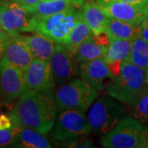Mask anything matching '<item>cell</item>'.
Returning <instances> with one entry per match:
<instances>
[{"label": "cell", "mask_w": 148, "mask_h": 148, "mask_svg": "<svg viewBox=\"0 0 148 148\" xmlns=\"http://www.w3.org/2000/svg\"><path fill=\"white\" fill-rule=\"evenodd\" d=\"M139 36L142 37L146 42L148 43V16L140 24Z\"/></svg>", "instance_id": "obj_31"}, {"label": "cell", "mask_w": 148, "mask_h": 148, "mask_svg": "<svg viewBox=\"0 0 148 148\" xmlns=\"http://www.w3.org/2000/svg\"><path fill=\"white\" fill-rule=\"evenodd\" d=\"M78 69L81 77L97 90H101L104 88L107 78H114L104 58L80 63Z\"/></svg>", "instance_id": "obj_13"}, {"label": "cell", "mask_w": 148, "mask_h": 148, "mask_svg": "<svg viewBox=\"0 0 148 148\" xmlns=\"http://www.w3.org/2000/svg\"><path fill=\"white\" fill-rule=\"evenodd\" d=\"M107 50V47L101 45L95 42L93 35L82 42L75 53V58L80 63L91 61L96 58H104Z\"/></svg>", "instance_id": "obj_21"}, {"label": "cell", "mask_w": 148, "mask_h": 148, "mask_svg": "<svg viewBox=\"0 0 148 148\" xmlns=\"http://www.w3.org/2000/svg\"><path fill=\"white\" fill-rule=\"evenodd\" d=\"M108 16L140 25L148 16V7H139L118 0H95Z\"/></svg>", "instance_id": "obj_11"}, {"label": "cell", "mask_w": 148, "mask_h": 148, "mask_svg": "<svg viewBox=\"0 0 148 148\" xmlns=\"http://www.w3.org/2000/svg\"><path fill=\"white\" fill-rule=\"evenodd\" d=\"M91 35H93V33L90 28L82 18L72 29V31L70 32L69 36L65 39L62 45L66 46L75 55L80 45L84 42Z\"/></svg>", "instance_id": "obj_23"}, {"label": "cell", "mask_w": 148, "mask_h": 148, "mask_svg": "<svg viewBox=\"0 0 148 148\" xmlns=\"http://www.w3.org/2000/svg\"><path fill=\"white\" fill-rule=\"evenodd\" d=\"M56 86H62L79 74L78 62L75 55L66 46L56 43L53 55L49 59Z\"/></svg>", "instance_id": "obj_10"}, {"label": "cell", "mask_w": 148, "mask_h": 148, "mask_svg": "<svg viewBox=\"0 0 148 148\" xmlns=\"http://www.w3.org/2000/svg\"><path fill=\"white\" fill-rule=\"evenodd\" d=\"M127 61L144 70L148 69V43L138 36L132 40L130 53Z\"/></svg>", "instance_id": "obj_24"}, {"label": "cell", "mask_w": 148, "mask_h": 148, "mask_svg": "<svg viewBox=\"0 0 148 148\" xmlns=\"http://www.w3.org/2000/svg\"><path fill=\"white\" fill-rule=\"evenodd\" d=\"M63 147H95V146L93 145V143L90 142V139L86 138L70 142V143L64 145Z\"/></svg>", "instance_id": "obj_26"}, {"label": "cell", "mask_w": 148, "mask_h": 148, "mask_svg": "<svg viewBox=\"0 0 148 148\" xmlns=\"http://www.w3.org/2000/svg\"><path fill=\"white\" fill-rule=\"evenodd\" d=\"M132 40L111 39L104 59L107 64H123L130 53Z\"/></svg>", "instance_id": "obj_22"}, {"label": "cell", "mask_w": 148, "mask_h": 148, "mask_svg": "<svg viewBox=\"0 0 148 148\" xmlns=\"http://www.w3.org/2000/svg\"><path fill=\"white\" fill-rule=\"evenodd\" d=\"M81 10L83 20L89 26L93 35L107 31L106 23L108 16L95 0H84Z\"/></svg>", "instance_id": "obj_16"}, {"label": "cell", "mask_w": 148, "mask_h": 148, "mask_svg": "<svg viewBox=\"0 0 148 148\" xmlns=\"http://www.w3.org/2000/svg\"><path fill=\"white\" fill-rule=\"evenodd\" d=\"M130 115L143 125L148 123V85H145L128 103Z\"/></svg>", "instance_id": "obj_20"}, {"label": "cell", "mask_w": 148, "mask_h": 148, "mask_svg": "<svg viewBox=\"0 0 148 148\" xmlns=\"http://www.w3.org/2000/svg\"><path fill=\"white\" fill-rule=\"evenodd\" d=\"M36 130L27 127H18L12 145L16 147L51 148L49 142Z\"/></svg>", "instance_id": "obj_17"}, {"label": "cell", "mask_w": 148, "mask_h": 148, "mask_svg": "<svg viewBox=\"0 0 148 148\" xmlns=\"http://www.w3.org/2000/svg\"><path fill=\"white\" fill-rule=\"evenodd\" d=\"M140 147L148 148V123L145 124L144 127H143Z\"/></svg>", "instance_id": "obj_32"}, {"label": "cell", "mask_w": 148, "mask_h": 148, "mask_svg": "<svg viewBox=\"0 0 148 148\" xmlns=\"http://www.w3.org/2000/svg\"><path fill=\"white\" fill-rule=\"evenodd\" d=\"M0 27H1V21H0Z\"/></svg>", "instance_id": "obj_37"}, {"label": "cell", "mask_w": 148, "mask_h": 148, "mask_svg": "<svg viewBox=\"0 0 148 148\" xmlns=\"http://www.w3.org/2000/svg\"><path fill=\"white\" fill-rule=\"evenodd\" d=\"M41 1H44V2H47V1H52V0H41Z\"/></svg>", "instance_id": "obj_36"}, {"label": "cell", "mask_w": 148, "mask_h": 148, "mask_svg": "<svg viewBox=\"0 0 148 148\" xmlns=\"http://www.w3.org/2000/svg\"><path fill=\"white\" fill-rule=\"evenodd\" d=\"M93 38L97 44L103 45V46H106V47L109 46L111 41V37L107 31L101 32L97 35H93Z\"/></svg>", "instance_id": "obj_27"}, {"label": "cell", "mask_w": 148, "mask_h": 148, "mask_svg": "<svg viewBox=\"0 0 148 148\" xmlns=\"http://www.w3.org/2000/svg\"><path fill=\"white\" fill-rule=\"evenodd\" d=\"M28 90L24 72L3 57L0 60V101L9 104Z\"/></svg>", "instance_id": "obj_8"}, {"label": "cell", "mask_w": 148, "mask_h": 148, "mask_svg": "<svg viewBox=\"0 0 148 148\" xmlns=\"http://www.w3.org/2000/svg\"><path fill=\"white\" fill-rule=\"evenodd\" d=\"M82 19L81 8L69 9L49 16L32 15L31 32L47 37L58 44H63L70 32Z\"/></svg>", "instance_id": "obj_2"}, {"label": "cell", "mask_w": 148, "mask_h": 148, "mask_svg": "<svg viewBox=\"0 0 148 148\" xmlns=\"http://www.w3.org/2000/svg\"><path fill=\"white\" fill-rule=\"evenodd\" d=\"M13 2H16L19 5L23 7L25 9H27L30 13H32L36 5L41 0H12Z\"/></svg>", "instance_id": "obj_28"}, {"label": "cell", "mask_w": 148, "mask_h": 148, "mask_svg": "<svg viewBox=\"0 0 148 148\" xmlns=\"http://www.w3.org/2000/svg\"><path fill=\"white\" fill-rule=\"evenodd\" d=\"M13 127V123L12 119L6 114H1L0 115V129H8Z\"/></svg>", "instance_id": "obj_29"}, {"label": "cell", "mask_w": 148, "mask_h": 148, "mask_svg": "<svg viewBox=\"0 0 148 148\" xmlns=\"http://www.w3.org/2000/svg\"><path fill=\"white\" fill-rule=\"evenodd\" d=\"M145 85L146 70L124 60L120 73L106 86V90L112 98L128 104Z\"/></svg>", "instance_id": "obj_4"}, {"label": "cell", "mask_w": 148, "mask_h": 148, "mask_svg": "<svg viewBox=\"0 0 148 148\" xmlns=\"http://www.w3.org/2000/svg\"><path fill=\"white\" fill-rule=\"evenodd\" d=\"M58 108L52 92L28 90L9 113L13 125L47 134L53 128Z\"/></svg>", "instance_id": "obj_1"}, {"label": "cell", "mask_w": 148, "mask_h": 148, "mask_svg": "<svg viewBox=\"0 0 148 148\" xmlns=\"http://www.w3.org/2000/svg\"><path fill=\"white\" fill-rule=\"evenodd\" d=\"M126 110L111 96H102L90 106L87 120L90 130L97 135H105L125 117Z\"/></svg>", "instance_id": "obj_5"}, {"label": "cell", "mask_w": 148, "mask_h": 148, "mask_svg": "<svg viewBox=\"0 0 148 148\" xmlns=\"http://www.w3.org/2000/svg\"><path fill=\"white\" fill-rule=\"evenodd\" d=\"M106 30L111 39L132 40L135 37L139 36L140 25H134L108 16Z\"/></svg>", "instance_id": "obj_18"}, {"label": "cell", "mask_w": 148, "mask_h": 148, "mask_svg": "<svg viewBox=\"0 0 148 148\" xmlns=\"http://www.w3.org/2000/svg\"><path fill=\"white\" fill-rule=\"evenodd\" d=\"M123 3L139 7H148V0H118Z\"/></svg>", "instance_id": "obj_33"}, {"label": "cell", "mask_w": 148, "mask_h": 148, "mask_svg": "<svg viewBox=\"0 0 148 148\" xmlns=\"http://www.w3.org/2000/svg\"><path fill=\"white\" fill-rule=\"evenodd\" d=\"M143 123L131 115L123 118L110 131L103 135L101 144L106 148L140 147Z\"/></svg>", "instance_id": "obj_7"}, {"label": "cell", "mask_w": 148, "mask_h": 148, "mask_svg": "<svg viewBox=\"0 0 148 148\" xmlns=\"http://www.w3.org/2000/svg\"><path fill=\"white\" fill-rule=\"evenodd\" d=\"M15 36L27 45L34 58L49 61L54 51L56 42L37 33L31 36L21 34H16Z\"/></svg>", "instance_id": "obj_15"}, {"label": "cell", "mask_w": 148, "mask_h": 148, "mask_svg": "<svg viewBox=\"0 0 148 148\" xmlns=\"http://www.w3.org/2000/svg\"><path fill=\"white\" fill-rule=\"evenodd\" d=\"M32 14L12 0H0V21L3 30L10 35L31 32Z\"/></svg>", "instance_id": "obj_9"}, {"label": "cell", "mask_w": 148, "mask_h": 148, "mask_svg": "<svg viewBox=\"0 0 148 148\" xmlns=\"http://www.w3.org/2000/svg\"><path fill=\"white\" fill-rule=\"evenodd\" d=\"M98 96V91L84 79L76 78L58 86L54 92L58 111L86 110Z\"/></svg>", "instance_id": "obj_3"}, {"label": "cell", "mask_w": 148, "mask_h": 148, "mask_svg": "<svg viewBox=\"0 0 148 148\" xmlns=\"http://www.w3.org/2000/svg\"><path fill=\"white\" fill-rule=\"evenodd\" d=\"M90 125L84 112L77 110H63L53 125V139L61 147L77 139L86 138L90 132Z\"/></svg>", "instance_id": "obj_6"}, {"label": "cell", "mask_w": 148, "mask_h": 148, "mask_svg": "<svg viewBox=\"0 0 148 148\" xmlns=\"http://www.w3.org/2000/svg\"><path fill=\"white\" fill-rule=\"evenodd\" d=\"M8 36H9V33L5 32L4 30L0 31V60H1V58L3 57L6 42H7V40H8Z\"/></svg>", "instance_id": "obj_30"}, {"label": "cell", "mask_w": 148, "mask_h": 148, "mask_svg": "<svg viewBox=\"0 0 148 148\" xmlns=\"http://www.w3.org/2000/svg\"><path fill=\"white\" fill-rule=\"evenodd\" d=\"M3 105H5L3 101H0V115H1V114H2V110H3Z\"/></svg>", "instance_id": "obj_34"}, {"label": "cell", "mask_w": 148, "mask_h": 148, "mask_svg": "<svg viewBox=\"0 0 148 148\" xmlns=\"http://www.w3.org/2000/svg\"><path fill=\"white\" fill-rule=\"evenodd\" d=\"M25 82L29 90L52 92L55 86L49 61L34 58L24 72Z\"/></svg>", "instance_id": "obj_12"}, {"label": "cell", "mask_w": 148, "mask_h": 148, "mask_svg": "<svg viewBox=\"0 0 148 148\" xmlns=\"http://www.w3.org/2000/svg\"><path fill=\"white\" fill-rule=\"evenodd\" d=\"M18 127H13L8 129H0V147H6L12 144L16 138Z\"/></svg>", "instance_id": "obj_25"}, {"label": "cell", "mask_w": 148, "mask_h": 148, "mask_svg": "<svg viewBox=\"0 0 148 148\" xmlns=\"http://www.w3.org/2000/svg\"><path fill=\"white\" fill-rule=\"evenodd\" d=\"M3 58L10 64L25 72L32 64L34 56L25 43L19 40L15 35L9 34L6 42Z\"/></svg>", "instance_id": "obj_14"}, {"label": "cell", "mask_w": 148, "mask_h": 148, "mask_svg": "<svg viewBox=\"0 0 148 148\" xmlns=\"http://www.w3.org/2000/svg\"><path fill=\"white\" fill-rule=\"evenodd\" d=\"M146 84L148 85V69L146 71Z\"/></svg>", "instance_id": "obj_35"}, {"label": "cell", "mask_w": 148, "mask_h": 148, "mask_svg": "<svg viewBox=\"0 0 148 148\" xmlns=\"http://www.w3.org/2000/svg\"><path fill=\"white\" fill-rule=\"evenodd\" d=\"M84 0H52L40 1L32 12L36 16H49L69 9L71 8H82Z\"/></svg>", "instance_id": "obj_19"}]
</instances>
